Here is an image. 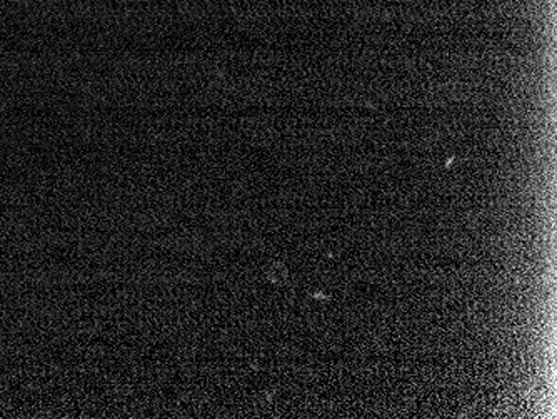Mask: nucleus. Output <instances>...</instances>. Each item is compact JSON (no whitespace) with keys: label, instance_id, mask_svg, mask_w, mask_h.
I'll use <instances>...</instances> for the list:
<instances>
[{"label":"nucleus","instance_id":"nucleus-1","mask_svg":"<svg viewBox=\"0 0 557 419\" xmlns=\"http://www.w3.org/2000/svg\"><path fill=\"white\" fill-rule=\"evenodd\" d=\"M267 276H269V279L274 281V283H280V281H284L285 276H287V267L277 262V264H274L269 271H267Z\"/></svg>","mask_w":557,"mask_h":419}]
</instances>
